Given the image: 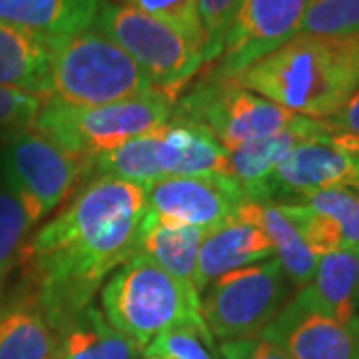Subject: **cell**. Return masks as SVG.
Returning a JSON list of instances; mask_svg holds the SVG:
<instances>
[{"label":"cell","instance_id":"obj_1","mask_svg":"<svg viewBox=\"0 0 359 359\" xmlns=\"http://www.w3.org/2000/svg\"><path fill=\"white\" fill-rule=\"evenodd\" d=\"M146 190L120 180H90L28 242L32 295L60 330L92 306L104 278L138 254Z\"/></svg>","mask_w":359,"mask_h":359},{"label":"cell","instance_id":"obj_2","mask_svg":"<svg viewBox=\"0 0 359 359\" xmlns=\"http://www.w3.org/2000/svg\"><path fill=\"white\" fill-rule=\"evenodd\" d=\"M231 82L295 114L330 120L359 88V34L297 32Z\"/></svg>","mask_w":359,"mask_h":359},{"label":"cell","instance_id":"obj_3","mask_svg":"<svg viewBox=\"0 0 359 359\" xmlns=\"http://www.w3.org/2000/svg\"><path fill=\"white\" fill-rule=\"evenodd\" d=\"M102 313L118 332L146 346L174 327H192L214 347L202 316L200 294L144 254H134L102 287Z\"/></svg>","mask_w":359,"mask_h":359},{"label":"cell","instance_id":"obj_4","mask_svg":"<svg viewBox=\"0 0 359 359\" xmlns=\"http://www.w3.org/2000/svg\"><path fill=\"white\" fill-rule=\"evenodd\" d=\"M158 92L136 60L96 28L65 39L54 52L48 98L104 106Z\"/></svg>","mask_w":359,"mask_h":359},{"label":"cell","instance_id":"obj_5","mask_svg":"<svg viewBox=\"0 0 359 359\" xmlns=\"http://www.w3.org/2000/svg\"><path fill=\"white\" fill-rule=\"evenodd\" d=\"M174 106L176 102L162 92L104 106H72L48 98L34 130L86 164L94 156L162 128Z\"/></svg>","mask_w":359,"mask_h":359},{"label":"cell","instance_id":"obj_6","mask_svg":"<svg viewBox=\"0 0 359 359\" xmlns=\"http://www.w3.org/2000/svg\"><path fill=\"white\" fill-rule=\"evenodd\" d=\"M172 118L200 124L226 150L283 130L306 128L316 122V118L295 114L231 80L208 76L176 102Z\"/></svg>","mask_w":359,"mask_h":359},{"label":"cell","instance_id":"obj_7","mask_svg":"<svg viewBox=\"0 0 359 359\" xmlns=\"http://www.w3.org/2000/svg\"><path fill=\"white\" fill-rule=\"evenodd\" d=\"M92 28L130 54L154 88L174 102L184 84L204 65V54L172 26L126 4L100 0Z\"/></svg>","mask_w":359,"mask_h":359},{"label":"cell","instance_id":"obj_8","mask_svg":"<svg viewBox=\"0 0 359 359\" xmlns=\"http://www.w3.org/2000/svg\"><path fill=\"white\" fill-rule=\"evenodd\" d=\"M287 295L290 280L273 256L214 280L200 304L210 334L226 344L256 337L280 313Z\"/></svg>","mask_w":359,"mask_h":359},{"label":"cell","instance_id":"obj_9","mask_svg":"<svg viewBox=\"0 0 359 359\" xmlns=\"http://www.w3.org/2000/svg\"><path fill=\"white\" fill-rule=\"evenodd\" d=\"M0 170V178L20 198L34 226L62 204L78 180L84 178V164L34 128L4 142Z\"/></svg>","mask_w":359,"mask_h":359},{"label":"cell","instance_id":"obj_10","mask_svg":"<svg viewBox=\"0 0 359 359\" xmlns=\"http://www.w3.org/2000/svg\"><path fill=\"white\" fill-rule=\"evenodd\" d=\"M309 0H242L208 78L236 80L302 28Z\"/></svg>","mask_w":359,"mask_h":359},{"label":"cell","instance_id":"obj_11","mask_svg":"<svg viewBox=\"0 0 359 359\" xmlns=\"http://www.w3.org/2000/svg\"><path fill=\"white\" fill-rule=\"evenodd\" d=\"M245 202L250 200L244 188L231 176H174L160 180L146 192L150 214L205 231L218 230L238 218Z\"/></svg>","mask_w":359,"mask_h":359},{"label":"cell","instance_id":"obj_12","mask_svg":"<svg viewBox=\"0 0 359 359\" xmlns=\"http://www.w3.org/2000/svg\"><path fill=\"white\" fill-rule=\"evenodd\" d=\"M292 359H359V316L337 321L295 302H285L280 313L257 334Z\"/></svg>","mask_w":359,"mask_h":359},{"label":"cell","instance_id":"obj_13","mask_svg":"<svg viewBox=\"0 0 359 359\" xmlns=\"http://www.w3.org/2000/svg\"><path fill=\"white\" fill-rule=\"evenodd\" d=\"M330 188L359 190V158L330 142H304L271 172L259 204H273L276 198L297 202L308 194Z\"/></svg>","mask_w":359,"mask_h":359},{"label":"cell","instance_id":"obj_14","mask_svg":"<svg viewBox=\"0 0 359 359\" xmlns=\"http://www.w3.org/2000/svg\"><path fill=\"white\" fill-rule=\"evenodd\" d=\"M273 256V244L259 226L240 218L231 219L204 238L198 254L196 290L202 294L210 283L222 276Z\"/></svg>","mask_w":359,"mask_h":359},{"label":"cell","instance_id":"obj_15","mask_svg":"<svg viewBox=\"0 0 359 359\" xmlns=\"http://www.w3.org/2000/svg\"><path fill=\"white\" fill-rule=\"evenodd\" d=\"M304 142H330L327 122L316 120L306 128L283 130L228 150L231 178L244 188L250 202H262V192L271 172L282 164L285 156Z\"/></svg>","mask_w":359,"mask_h":359},{"label":"cell","instance_id":"obj_16","mask_svg":"<svg viewBox=\"0 0 359 359\" xmlns=\"http://www.w3.org/2000/svg\"><path fill=\"white\" fill-rule=\"evenodd\" d=\"M294 299L337 321L355 320L359 302V248H346L321 256L311 282L299 287Z\"/></svg>","mask_w":359,"mask_h":359},{"label":"cell","instance_id":"obj_17","mask_svg":"<svg viewBox=\"0 0 359 359\" xmlns=\"http://www.w3.org/2000/svg\"><path fill=\"white\" fill-rule=\"evenodd\" d=\"M160 156L166 178L231 176L230 152L208 130L190 120L170 118L162 126Z\"/></svg>","mask_w":359,"mask_h":359},{"label":"cell","instance_id":"obj_18","mask_svg":"<svg viewBox=\"0 0 359 359\" xmlns=\"http://www.w3.org/2000/svg\"><path fill=\"white\" fill-rule=\"evenodd\" d=\"M60 42L0 22V84L48 98L52 58Z\"/></svg>","mask_w":359,"mask_h":359},{"label":"cell","instance_id":"obj_19","mask_svg":"<svg viewBox=\"0 0 359 359\" xmlns=\"http://www.w3.org/2000/svg\"><path fill=\"white\" fill-rule=\"evenodd\" d=\"M0 359H60V334L30 294L0 306Z\"/></svg>","mask_w":359,"mask_h":359},{"label":"cell","instance_id":"obj_20","mask_svg":"<svg viewBox=\"0 0 359 359\" xmlns=\"http://www.w3.org/2000/svg\"><path fill=\"white\" fill-rule=\"evenodd\" d=\"M100 0H0V22L65 40L94 22Z\"/></svg>","mask_w":359,"mask_h":359},{"label":"cell","instance_id":"obj_21","mask_svg":"<svg viewBox=\"0 0 359 359\" xmlns=\"http://www.w3.org/2000/svg\"><path fill=\"white\" fill-rule=\"evenodd\" d=\"M208 233L210 231L174 219L158 218L146 212L138 252L150 257L174 278L196 287L198 254Z\"/></svg>","mask_w":359,"mask_h":359},{"label":"cell","instance_id":"obj_22","mask_svg":"<svg viewBox=\"0 0 359 359\" xmlns=\"http://www.w3.org/2000/svg\"><path fill=\"white\" fill-rule=\"evenodd\" d=\"M160 146H162V128L136 136L114 150L102 152L88 160L84 164V178L92 176V180H120V182L136 184L148 192L154 184L166 178Z\"/></svg>","mask_w":359,"mask_h":359},{"label":"cell","instance_id":"obj_23","mask_svg":"<svg viewBox=\"0 0 359 359\" xmlns=\"http://www.w3.org/2000/svg\"><path fill=\"white\" fill-rule=\"evenodd\" d=\"M140 355L144 347L110 325L94 306L60 330V359H136Z\"/></svg>","mask_w":359,"mask_h":359},{"label":"cell","instance_id":"obj_24","mask_svg":"<svg viewBox=\"0 0 359 359\" xmlns=\"http://www.w3.org/2000/svg\"><path fill=\"white\" fill-rule=\"evenodd\" d=\"M238 218L256 224L268 233L276 250V257L280 259L290 283L304 287L311 282L318 268V257L313 256L294 224L283 216L280 205L245 202L238 212Z\"/></svg>","mask_w":359,"mask_h":359},{"label":"cell","instance_id":"obj_25","mask_svg":"<svg viewBox=\"0 0 359 359\" xmlns=\"http://www.w3.org/2000/svg\"><path fill=\"white\" fill-rule=\"evenodd\" d=\"M32 219L13 188L0 178V285L22 259Z\"/></svg>","mask_w":359,"mask_h":359},{"label":"cell","instance_id":"obj_26","mask_svg":"<svg viewBox=\"0 0 359 359\" xmlns=\"http://www.w3.org/2000/svg\"><path fill=\"white\" fill-rule=\"evenodd\" d=\"M120 4L150 14L172 26L196 50L204 54V30L198 0H120Z\"/></svg>","mask_w":359,"mask_h":359},{"label":"cell","instance_id":"obj_27","mask_svg":"<svg viewBox=\"0 0 359 359\" xmlns=\"http://www.w3.org/2000/svg\"><path fill=\"white\" fill-rule=\"evenodd\" d=\"M299 32L323 36L359 34V0H309Z\"/></svg>","mask_w":359,"mask_h":359},{"label":"cell","instance_id":"obj_28","mask_svg":"<svg viewBox=\"0 0 359 359\" xmlns=\"http://www.w3.org/2000/svg\"><path fill=\"white\" fill-rule=\"evenodd\" d=\"M309 208L334 219L346 248H359V192L349 188H330L299 198Z\"/></svg>","mask_w":359,"mask_h":359},{"label":"cell","instance_id":"obj_29","mask_svg":"<svg viewBox=\"0 0 359 359\" xmlns=\"http://www.w3.org/2000/svg\"><path fill=\"white\" fill-rule=\"evenodd\" d=\"M46 100L39 94L0 84V140L8 142L16 134L34 128Z\"/></svg>","mask_w":359,"mask_h":359},{"label":"cell","instance_id":"obj_30","mask_svg":"<svg viewBox=\"0 0 359 359\" xmlns=\"http://www.w3.org/2000/svg\"><path fill=\"white\" fill-rule=\"evenodd\" d=\"M242 0H198L204 30V62H216Z\"/></svg>","mask_w":359,"mask_h":359},{"label":"cell","instance_id":"obj_31","mask_svg":"<svg viewBox=\"0 0 359 359\" xmlns=\"http://www.w3.org/2000/svg\"><path fill=\"white\" fill-rule=\"evenodd\" d=\"M144 355L160 359H212L204 339L192 327H174L160 334L146 346Z\"/></svg>","mask_w":359,"mask_h":359},{"label":"cell","instance_id":"obj_32","mask_svg":"<svg viewBox=\"0 0 359 359\" xmlns=\"http://www.w3.org/2000/svg\"><path fill=\"white\" fill-rule=\"evenodd\" d=\"M224 359H292L278 346L269 344L264 337H245L236 341H226L219 347Z\"/></svg>","mask_w":359,"mask_h":359},{"label":"cell","instance_id":"obj_33","mask_svg":"<svg viewBox=\"0 0 359 359\" xmlns=\"http://www.w3.org/2000/svg\"><path fill=\"white\" fill-rule=\"evenodd\" d=\"M325 122L330 128V136L341 134V136L359 138V88L353 92V96L347 100L346 106Z\"/></svg>","mask_w":359,"mask_h":359},{"label":"cell","instance_id":"obj_34","mask_svg":"<svg viewBox=\"0 0 359 359\" xmlns=\"http://www.w3.org/2000/svg\"><path fill=\"white\" fill-rule=\"evenodd\" d=\"M330 144H334L335 148L344 150L347 154L359 158V138H353V136H341V134H332V136H330Z\"/></svg>","mask_w":359,"mask_h":359},{"label":"cell","instance_id":"obj_35","mask_svg":"<svg viewBox=\"0 0 359 359\" xmlns=\"http://www.w3.org/2000/svg\"><path fill=\"white\" fill-rule=\"evenodd\" d=\"M146 359H156V358H146Z\"/></svg>","mask_w":359,"mask_h":359},{"label":"cell","instance_id":"obj_36","mask_svg":"<svg viewBox=\"0 0 359 359\" xmlns=\"http://www.w3.org/2000/svg\"><path fill=\"white\" fill-rule=\"evenodd\" d=\"M156 359H160V358H156Z\"/></svg>","mask_w":359,"mask_h":359}]
</instances>
